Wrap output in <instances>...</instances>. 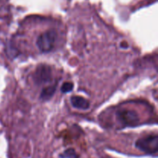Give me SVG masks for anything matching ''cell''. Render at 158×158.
Masks as SVG:
<instances>
[{
  "label": "cell",
  "mask_w": 158,
  "mask_h": 158,
  "mask_svg": "<svg viewBox=\"0 0 158 158\" xmlns=\"http://www.w3.org/2000/svg\"><path fill=\"white\" fill-rule=\"evenodd\" d=\"M57 38L55 29H49L42 33L37 38L36 46L42 52H49L52 50Z\"/></svg>",
  "instance_id": "cell-1"
},
{
  "label": "cell",
  "mask_w": 158,
  "mask_h": 158,
  "mask_svg": "<svg viewBox=\"0 0 158 158\" xmlns=\"http://www.w3.org/2000/svg\"><path fill=\"white\" fill-rule=\"evenodd\" d=\"M135 146L137 149L148 154H155L158 151V136L157 134L148 135L138 139Z\"/></svg>",
  "instance_id": "cell-2"
},
{
  "label": "cell",
  "mask_w": 158,
  "mask_h": 158,
  "mask_svg": "<svg viewBox=\"0 0 158 158\" xmlns=\"http://www.w3.org/2000/svg\"><path fill=\"white\" fill-rule=\"evenodd\" d=\"M117 117L123 124L127 127H134L140 121L139 114L134 110H120L117 113Z\"/></svg>",
  "instance_id": "cell-3"
},
{
  "label": "cell",
  "mask_w": 158,
  "mask_h": 158,
  "mask_svg": "<svg viewBox=\"0 0 158 158\" xmlns=\"http://www.w3.org/2000/svg\"><path fill=\"white\" fill-rule=\"evenodd\" d=\"M52 80V69L46 64L39 65L33 73V80L36 85L47 83Z\"/></svg>",
  "instance_id": "cell-4"
},
{
  "label": "cell",
  "mask_w": 158,
  "mask_h": 158,
  "mask_svg": "<svg viewBox=\"0 0 158 158\" xmlns=\"http://www.w3.org/2000/svg\"><path fill=\"white\" fill-rule=\"evenodd\" d=\"M71 104L73 107L80 110H87L89 107V102L84 97L73 96L70 99Z\"/></svg>",
  "instance_id": "cell-5"
},
{
  "label": "cell",
  "mask_w": 158,
  "mask_h": 158,
  "mask_svg": "<svg viewBox=\"0 0 158 158\" xmlns=\"http://www.w3.org/2000/svg\"><path fill=\"white\" fill-rule=\"evenodd\" d=\"M56 85H51L43 88L40 96V100L43 101L50 100L56 93Z\"/></svg>",
  "instance_id": "cell-6"
},
{
  "label": "cell",
  "mask_w": 158,
  "mask_h": 158,
  "mask_svg": "<svg viewBox=\"0 0 158 158\" xmlns=\"http://www.w3.org/2000/svg\"><path fill=\"white\" fill-rule=\"evenodd\" d=\"M61 158H79L78 154L75 151V150L69 148L65 151L63 154L60 155Z\"/></svg>",
  "instance_id": "cell-7"
},
{
  "label": "cell",
  "mask_w": 158,
  "mask_h": 158,
  "mask_svg": "<svg viewBox=\"0 0 158 158\" xmlns=\"http://www.w3.org/2000/svg\"><path fill=\"white\" fill-rule=\"evenodd\" d=\"M73 83L71 82H66L63 83L61 86V91L63 94H67V93L71 92L73 89Z\"/></svg>",
  "instance_id": "cell-8"
}]
</instances>
